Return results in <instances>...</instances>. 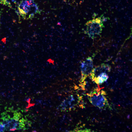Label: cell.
<instances>
[{"mask_svg":"<svg viewBox=\"0 0 132 132\" xmlns=\"http://www.w3.org/2000/svg\"><path fill=\"white\" fill-rule=\"evenodd\" d=\"M104 21L101 17H98L86 22V32L89 37L94 39L100 34L104 27Z\"/></svg>","mask_w":132,"mask_h":132,"instance_id":"3","label":"cell"},{"mask_svg":"<svg viewBox=\"0 0 132 132\" xmlns=\"http://www.w3.org/2000/svg\"><path fill=\"white\" fill-rule=\"evenodd\" d=\"M5 130V127L3 125L0 123V132H3Z\"/></svg>","mask_w":132,"mask_h":132,"instance_id":"8","label":"cell"},{"mask_svg":"<svg viewBox=\"0 0 132 132\" xmlns=\"http://www.w3.org/2000/svg\"><path fill=\"white\" fill-rule=\"evenodd\" d=\"M93 67V60L91 57H88L81 62L80 66L81 82L84 81L88 77H90Z\"/></svg>","mask_w":132,"mask_h":132,"instance_id":"4","label":"cell"},{"mask_svg":"<svg viewBox=\"0 0 132 132\" xmlns=\"http://www.w3.org/2000/svg\"><path fill=\"white\" fill-rule=\"evenodd\" d=\"M17 13L23 19H32L35 14L40 12L37 4L33 0H22L17 6Z\"/></svg>","mask_w":132,"mask_h":132,"instance_id":"1","label":"cell"},{"mask_svg":"<svg viewBox=\"0 0 132 132\" xmlns=\"http://www.w3.org/2000/svg\"><path fill=\"white\" fill-rule=\"evenodd\" d=\"M5 130L14 131L17 129L19 123L17 121L14 120L5 121L3 123Z\"/></svg>","mask_w":132,"mask_h":132,"instance_id":"5","label":"cell"},{"mask_svg":"<svg viewBox=\"0 0 132 132\" xmlns=\"http://www.w3.org/2000/svg\"><path fill=\"white\" fill-rule=\"evenodd\" d=\"M19 0H0V3L11 8L17 6L20 1Z\"/></svg>","mask_w":132,"mask_h":132,"instance_id":"7","label":"cell"},{"mask_svg":"<svg viewBox=\"0 0 132 132\" xmlns=\"http://www.w3.org/2000/svg\"><path fill=\"white\" fill-rule=\"evenodd\" d=\"M87 94L89 102L95 107L103 109L106 108L108 105L105 92L99 88L94 89Z\"/></svg>","mask_w":132,"mask_h":132,"instance_id":"2","label":"cell"},{"mask_svg":"<svg viewBox=\"0 0 132 132\" xmlns=\"http://www.w3.org/2000/svg\"><path fill=\"white\" fill-rule=\"evenodd\" d=\"M109 73L103 72L95 77L92 79L97 84H101L108 79L109 78L108 73Z\"/></svg>","mask_w":132,"mask_h":132,"instance_id":"6","label":"cell"}]
</instances>
